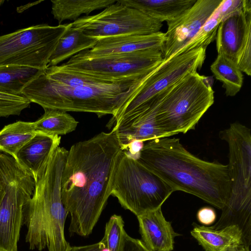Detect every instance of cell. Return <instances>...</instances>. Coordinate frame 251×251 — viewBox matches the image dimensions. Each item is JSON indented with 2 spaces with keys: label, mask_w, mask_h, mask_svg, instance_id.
Masks as SVG:
<instances>
[{
  "label": "cell",
  "mask_w": 251,
  "mask_h": 251,
  "mask_svg": "<svg viewBox=\"0 0 251 251\" xmlns=\"http://www.w3.org/2000/svg\"><path fill=\"white\" fill-rule=\"evenodd\" d=\"M44 71L26 66H0V93L22 96L25 88Z\"/></svg>",
  "instance_id": "cell-21"
},
{
  "label": "cell",
  "mask_w": 251,
  "mask_h": 251,
  "mask_svg": "<svg viewBox=\"0 0 251 251\" xmlns=\"http://www.w3.org/2000/svg\"><path fill=\"white\" fill-rule=\"evenodd\" d=\"M241 251H250V248H245L244 249H243Z\"/></svg>",
  "instance_id": "cell-36"
},
{
  "label": "cell",
  "mask_w": 251,
  "mask_h": 251,
  "mask_svg": "<svg viewBox=\"0 0 251 251\" xmlns=\"http://www.w3.org/2000/svg\"><path fill=\"white\" fill-rule=\"evenodd\" d=\"M221 23V19L216 9L194 37L174 56L196 49H206L207 47L216 39L218 27Z\"/></svg>",
  "instance_id": "cell-26"
},
{
  "label": "cell",
  "mask_w": 251,
  "mask_h": 251,
  "mask_svg": "<svg viewBox=\"0 0 251 251\" xmlns=\"http://www.w3.org/2000/svg\"><path fill=\"white\" fill-rule=\"evenodd\" d=\"M34 122L18 121L0 130V151L14 159L19 150L36 134Z\"/></svg>",
  "instance_id": "cell-23"
},
{
  "label": "cell",
  "mask_w": 251,
  "mask_h": 251,
  "mask_svg": "<svg viewBox=\"0 0 251 251\" xmlns=\"http://www.w3.org/2000/svg\"><path fill=\"white\" fill-rule=\"evenodd\" d=\"M144 142L140 140H134L130 142L125 151L131 157L137 160L144 147Z\"/></svg>",
  "instance_id": "cell-33"
},
{
  "label": "cell",
  "mask_w": 251,
  "mask_h": 251,
  "mask_svg": "<svg viewBox=\"0 0 251 251\" xmlns=\"http://www.w3.org/2000/svg\"><path fill=\"white\" fill-rule=\"evenodd\" d=\"M209 78L192 72L162 93L156 107L155 119L162 137L185 133L195 128L214 102Z\"/></svg>",
  "instance_id": "cell-6"
},
{
  "label": "cell",
  "mask_w": 251,
  "mask_h": 251,
  "mask_svg": "<svg viewBox=\"0 0 251 251\" xmlns=\"http://www.w3.org/2000/svg\"><path fill=\"white\" fill-rule=\"evenodd\" d=\"M125 232L122 217L116 214L111 216L106 224L104 235L102 239L104 241L107 251H121Z\"/></svg>",
  "instance_id": "cell-27"
},
{
  "label": "cell",
  "mask_w": 251,
  "mask_h": 251,
  "mask_svg": "<svg viewBox=\"0 0 251 251\" xmlns=\"http://www.w3.org/2000/svg\"><path fill=\"white\" fill-rule=\"evenodd\" d=\"M9 168V155L0 153V205L5 194Z\"/></svg>",
  "instance_id": "cell-30"
},
{
  "label": "cell",
  "mask_w": 251,
  "mask_h": 251,
  "mask_svg": "<svg viewBox=\"0 0 251 251\" xmlns=\"http://www.w3.org/2000/svg\"><path fill=\"white\" fill-rule=\"evenodd\" d=\"M210 70L216 79L222 83L226 96L233 97L240 91L243 85V75L233 61L218 54L210 66Z\"/></svg>",
  "instance_id": "cell-24"
},
{
  "label": "cell",
  "mask_w": 251,
  "mask_h": 251,
  "mask_svg": "<svg viewBox=\"0 0 251 251\" xmlns=\"http://www.w3.org/2000/svg\"><path fill=\"white\" fill-rule=\"evenodd\" d=\"M111 195L136 216L161 207L174 192L163 180L125 151L117 155L110 180Z\"/></svg>",
  "instance_id": "cell-7"
},
{
  "label": "cell",
  "mask_w": 251,
  "mask_h": 251,
  "mask_svg": "<svg viewBox=\"0 0 251 251\" xmlns=\"http://www.w3.org/2000/svg\"><path fill=\"white\" fill-rule=\"evenodd\" d=\"M194 224L191 234L205 251H241L247 247L242 231L237 225L216 229Z\"/></svg>",
  "instance_id": "cell-18"
},
{
  "label": "cell",
  "mask_w": 251,
  "mask_h": 251,
  "mask_svg": "<svg viewBox=\"0 0 251 251\" xmlns=\"http://www.w3.org/2000/svg\"><path fill=\"white\" fill-rule=\"evenodd\" d=\"M86 35L98 39L125 35H148L160 31L162 23L118 0L101 12L72 23Z\"/></svg>",
  "instance_id": "cell-11"
},
{
  "label": "cell",
  "mask_w": 251,
  "mask_h": 251,
  "mask_svg": "<svg viewBox=\"0 0 251 251\" xmlns=\"http://www.w3.org/2000/svg\"><path fill=\"white\" fill-rule=\"evenodd\" d=\"M44 111L43 115L34 122L36 130L59 136L75 130L78 122L67 112L53 109Z\"/></svg>",
  "instance_id": "cell-25"
},
{
  "label": "cell",
  "mask_w": 251,
  "mask_h": 251,
  "mask_svg": "<svg viewBox=\"0 0 251 251\" xmlns=\"http://www.w3.org/2000/svg\"><path fill=\"white\" fill-rule=\"evenodd\" d=\"M244 3L245 0H222L216 8L221 22L240 13Z\"/></svg>",
  "instance_id": "cell-29"
},
{
  "label": "cell",
  "mask_w": 251,
  "mask_h": 251,
  "mask_svg": "<svg viewBox=\"0 0 251 251\" xmlns=\"http://www.w3.org/2000/svg\"><path fill=\"white\" fill-rule=\"evenodd\" d=\"M142 241L151 251H172L176 233L164 217L161 207L137 216Z\"/></svg>",
  "instance_id": "cell-16"
},
{
  "label": "cell",
  "mask_w": 251,
  "mask_h": 251,
  "mask_svg": "<svg viewBox=\"0 0 251 251\" xmlns=\"http://www.w3.org/2000/svg\"><path fill=\"white\" fill-rule=\"evenodd\" d=\"M163 61L160 48L104 55H92L84 50L60 66L65 69L115 81L146 75Z\"/></svg>",
  "instance_id": "cell-9"
},
{
  "label": "cell",
  "mask_w": 251,
  "mask_h": 251,
  "mask_svg": "<svg viewBox=\"0 0 251 251\" xmlns=\"http://www.w3.org/2000/svg\"><path fill=\"white\" fill-rule=\"evenodd\" d=\"M138 162L174 191L199 197L222 209L230 192L227 165L202 160L188 151L175 137L146 141Z\"/></svg>",
  "instance_id": "cell-2"
},
{
  "label": "cell",
  "mask_w": 251,
  "mask_h": 251,
  "mask_svg": "<svg viewBox=\"0 0 251 251\" xmlns=\"http://www.w3.org/2000/svg\"><path fill=\"white\" fill-rule=\"evenodd\" d=\"M117 0H52L51 14L59 25L65 20L75 21L82 14L103 9L114 4Z\"/></svg>",
  "instance_id": "cell-22"
},
{
  "label": "cell",
  "mask_w": 251,
  "mask_h": 251,
  "mask_svg": "<svg viewBox=\"0 0 251 251\" xmlns=\"http://www.w3.org/2000/svg\"><path fill=\"white\" fill-rule=\"evenodd\" d=\"M222 0H197L189 9L167 23L161 49L163 60L173 57L197 33Z\"/></svg>",
  "instance_id": "cell-14"
},
{
  "label": "cell",
  "mask_w": 251,
  "mask_h": 251,
  "mask_svg": "<svg viewBox=\"0 0 251 251\" xmlns=\"http://www.w3.org/2000/svg\"><path fill=\"white\" fill-rule=\"evenodd\" d=\"M4 0H0V6L4 3Z\"/></svg>",
  "instance_id": "cell-37"
},
{
  "label": "cell",
  "mask_w": 251,
  "mask_h": 251,
  "mask_svg": "<svg viewBox=\"0 0 251 251\" xmlns=\"http://www.w3.org/2000/svg\"><path fill=\"white\" fill-rule=\"evenodd\" d=\"M197 218L201 224L210 225L215 222L216 214L213 208L208 206L203 207L198 211Z\"/></svg>",
  "instance_id": "cell-32"
},
{
  "label": "cell",
  "mask_w": 251,
  "mask_h": 251,
  "mask_svg": "<svg viewBox=\"0 0 251 251\" xmlns=\"http://www.w3.org/2000/svg\"><path fill=\"white\" fill-rule=\"evenodd\" d=\"M98 39L86 35L72 23L68 24L50 58L48 67L57 66L81 51L92 49Z\"/></svg>",
  "instance_id": "cell-20"
},
{
  "label": "cell",
  "mask_w": 251,
  "mask_h": 251,
  "mask_svg": "<svg viewBox=\"0 0 251 251\" xmlns=\"http://www.w3.org/2000/svg\"><path fill=\"white\" fill-rule=\"evenodd\" d=\"M43 0L37 1L33 2H30L24 5L18 7L17 8V11L18 13H22L29 8L33 6L34 5H37L40 2H42Z\"/></svg>",
  "instance_id": "cell-35"
},
{
  "label": "cell",
  "mask_w": 251,
  "mask_h": 251,
  "mask_svg": "<svg viewBox=\"0 0 251 251\" xmlns=\"http://www.w3.org/2000/svg\"><path fill=\"white\" fill-rule=\"evenodd\" d=\"M68 251H107L104 241L102 239L100 242L89 245L71 247Z\"/></svg>",
  "instance_id": "cell-34"
},
{
  "label": "cell",
  "mask_w": 251,
  "mask_h": 251,
  "mask_svg": "<svg viewBox=\"0 0 251 251\" xmlns=\"http://www.w3.org/2000/svg\"><path fill=\"white\" fill-rule=\"evenodd\" d=\"M68 24L34 25L0 36V66L16 65L41 70L50 58Z\"/></svg>",
  "instance_id": "cell-8"
},
{
  "label": "cell",
  "mask_w": 251,
  "mask_h": 251,
  "mask_svg": "<svg viewBox=\"0 0 251 251\" xmlns=\"http://www.w3.org/2000/svg\"><path fill=\"white\" fill-rule=\"evenodd\" d=\"M165 33L148 35H125L100 38L96 45L85 51L92 55H104L135 52L151 48L162 49Z\"/></svg>",
  "instance_id": "cell-17"
},
{
  "label": "cell",
  "mask_w": 251,
  "mask_h": 251,
  "mask_svg": "<svg viewBox=\"0 0 251 251\" xmlns=\"http://www.w3.org/2000/svg\"><path fill=\"white\" fill-rule=\"evenodd\" d=\"M206 49L199 48L163 60L146 76L138 91L112 117L111 125L148 102L187 74L202 67Z\"/></svg>",
  "instance_id": "cell-12"
},
{
  "label": "cell",
  "mask_w": 251,
  "mask_h": 251,
  "mask_svg": "<svg viewBox=\"0 0 251 251\" xmlns=\"http://www.w3.org/2000/svg\"><path fill=\"white\" fill-rule=\"evenodd\" d=\"M228 146L230 192L219 220L211 227L219 229L230 225L241 229L245 245L251 242V129L239 123L231 124L219 132Z\"/></svg>",
  "instance_id": "cell-5"
},
{
  "label": "cell",
  "mask_w": 251,
  "mask_h": 251,
  "mask_svg": "<svg viewBox=\"0 0 251 251\" xmlns=\"http://www.w3.org/2000/svg\"><path fill=\"white\" fill-rule=\"evenodd\" d=\"M161 23L170 22L191 7L197 0H118Z\"/></svg>",
  "instance_id": "cell-19"
},
{
  "label": "cell",
  "mask_w": 251,
  "mask_h": 251,
  "mask_svg": "<svg viewBox=\"0 0 251 251\" xmlns=\"http://www.w3.org/2000/svg\"><path fill=\"white\" fill-rule=\"evenodd\" d=\"M68 151L57 147L37 180L24 208L27 228L25 242L30 250L68 251L64 226L68 212L61 199V182Z\"/></svg>",
  "instance_id": "cell-3"
},
{
  "label": "cell",
  "mask_w": 251,
  "mask_h": 251,
  "mask_svg": "<svg viewBox=\"0 0 251 251\" xmlns=\"http://www.w3.org/2000/svg\"><path fill=\"white\" fill-rule=\"evenodd\" d=\"M148 74L111 84L70 87L49 78L44 71L25 88L21 95L44 109L90 112L99 117L111 114L114 117L138 91Z\"/></svg>",
  "instance_id": "cell-4"
},
{
  "label": "cell",
  "mask_w": 251,
  "mask_h": 251,
  "mask_svg": "<svg viewBox=\"0 0 251 251\" xmlns=\"http://www.w3.org/2000/svg\"><path fill=\"white\" fill-rule=\"evenodd\" d=\"M122 151L115 131L101 132L68 151L61 182V199L71 216V235H89L111 196L110 180Z\"/></svg>",
  "instance_id": "cell-1"
},
{
  "label": "cell",
  "mask_w": 251,
  "mask_h": 251,
  "mask_svg": "<svg viewBox=\"0 0 251 251\" xmlns=\"http://www.w3.org/2000/svg\"><path fill=\"white\" fill-rule=\"evenodd\" d=\"M61 137L37 131L35 136L18 152L15 159L33 177L35 182L58 147Z\"/></svg>",
  "instance_id": "cell-15"
},
{
  "label": "cell",
  "mask_w": 251,
  "mask_h": 251,
  "mask_svg": "<svg viewBox=\"0 0 251 251\" xmlns=\"http://www.w3.org/2000/svg\"><path fill=\"white\" fill-rule=\"evenodd\" d=\"M218 54L233 61L242 72L251 75V0L242 11L221 22L216 37Z\"/></svg>",
  "instance_id": "cell-13"
},
{
  "label": "cell",
  "mask_w": 251,
  "mask_h": 251,
  "mask_svg": "<svg viewBox=\"0 0 251 251\" xmlns=\"http://www.w3.org/2000/svg\"><path fill=\"white\" fill-rule=\"evenodd\" d=\"M121 251H151L139 239L129 236L126 232L123 235Z\"/></svg>",
  "instance_id": "cell-31"
},
{
  "label": "cell",
  "mask_w": 251,
  "mask_h": 251,
  "mask_svg": "<svg viewBox=\"0 0 251 251\" xmlns=\"http://www.w3.org/2000/svg\"><path fill=\"white\" fill-rule=\"evenodd\" d=\"M30 101L22 96H13L0 93V118L19 115L28 108Z\"/></svg>",
  "instance_id": "cell-28"
},
{
  "label": "cell",
  "mask_w": 251,
  "mask_h": 251,
  "mask_svg": "<svg viewBox=\"0 0 251 251\" xmlns=\"http://www.w3.org/2000/svg\"><path fill=\"white\" fill-rule=\"evenodd\" d=\"M34 186L31 175L9 155L5 192L0 205V251H18L24 205Z\"/></svg>",
  "instance_id": "cell-10"
}]
</instances>
